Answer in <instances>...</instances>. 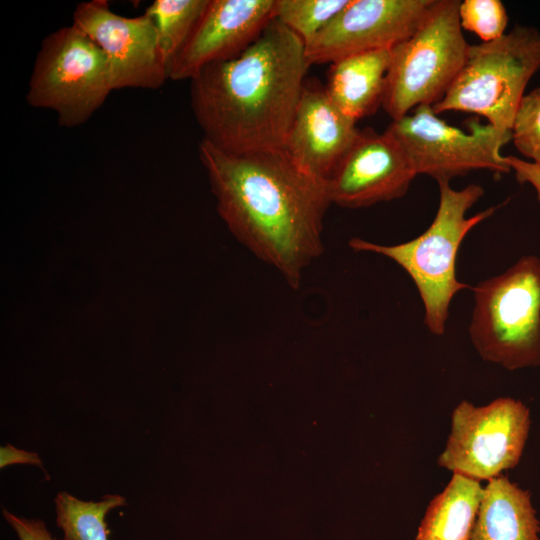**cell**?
<instances>
[{"mask_svg": "<svg viewBox=\"0 0 540 540\" xmlns=\"http://www.w3.org/2000/svg\"><path fill=\"white\" fill-rule=\"evenodd\" d=\"M530 429L529 408L501 397L485 406L463 400L451 415V430L438 465L475 480H490L515 467Z\"/></svg>", "mask_w": 540, "mask_h": 540, "instance_id": "obj_9", "label": "cell"}, {"mask_svg": "<svg viewBox=\"0 0 540 540\" xmlns=\"http://www.w3.org/2000/svg\"><path fill=\"white\" fill-rule=\"evenodd\" d=\"M207 4L208 0H155L147 7L145 13L155 22L159 47L169 70Z\"/></svg>", "mask_w": 540, "mask_h": 540, "instance_id": "obj_19", "label": "cell"}, {"mask_svg": "<svg viewBox=\"0 0 540 540\" xmlns=\"http://www.w3.org/2000/svg\"><path fill=\"white\" fill-rule=\"evenodd\" d=\"M439 205L430 226L418 237L395 245H380L358 237L349 240L354 251L383 255L402 267L416 285L424 306V323L432 334L442 335L453 297L470 288L456 276L459 247L468 232L490 217L496 206L471 217L467 211L483 196L484 189L470 184L453 189L439 181Z\"/></svg>", "mask_w": 540, "mask_h": 540, "instance_id": "obj_3", "label": "cell"}, {"mask_svg": "<svg viewBox=\"0 0 540 540\" xmlns=\"http://www.w3.org/2000/svg\"><path fill=\"white\" fill-rule=\"evenodd\" d=\"M358 132L325 86L306 80L283 150L301 169L327 181Z\"/></svg>", "mask_w": 540, "mask_h": 540, "instance_id": "obj_14", "label": "cell"}, {"mask_svg": "<svg viewBox=\"0 0 540 540\" xmlns=\"http://www.w3.org/2000/svg\"><path fill=\"white\" fill-rule=\"evenodd\" d=\"M126 504L120 495H106L100 501H83L67 492L55 498L56 522L64 540H108L107 514Z\"/></svg>", "mask_w": 540, "mask_h": 540, "instance_id": "obj_18", "label": "cell"}, {"mask_svg": "<svg viewBox=\"0 0 540 540\" xmlns=\"http://www.w3.org/2000/svg\"><path fill=\"white\" fill-rule=\"evenodd\" d=\"M12 464H32L43 467L37 453L27 452L7 444L0 448V467L4 468Z\"/></svg>", "mask_w": 540, "mask_h": 540, "instance_id": "obj_25", "label": "cell"}, {"mask_svg": "<svg viewBox=\"0 0 540 540\" xmlns=\"http://www.w3.org/2000/svg\"><path fill=\"white\" fill-rule=\"evenodd\" d=\"M198 151L230 232L298 289L304 270L323 252L327 181L301 169L283 149L232 154L202 138Z\"/></svg>", "mask_w": 540, "mask_h": 540, "instance_id": "obj_1", "label": "cell"}, {"mask_svg": "<svg viewBox=\"0 0 540 540\" xmlns=\"http://www.w3.org/2000/svg\"><path fill=\"white\" fill-rule=\"evenodd\" d=\"M350 0H275L274 17L310 43Z\"/></svg>", "mask_w": 540, "mask_h": 540, "instance_id": "obj_20", "label": "cell"}, {"mask_svg": "<svg viewBox=\"0 0 540 540\" xmlns=\"http://www.w3.org/2000/svg\"><path fill=\"white\" fill-rule=\"evenodd\" d=\"M472 289L469 336L481 358L507 370L540 367V257L522 256Z\"/></svg>", "mask_w": 540, "mask_h": 540, "instance_id": "obj_4", "label": "cell"}, {"mask_svg": "<svg viewBox=\"0 0 540 540\" xmlns=\"http://www.w3.org/2000/svg\"><path fill=\"white\" fill-rule=\"evenodd\" d=\"M469 131L454 127L422 105L386 129L398 141L415 173L426 174L437 182L449 181L473 170L487 169L495 174L511 171L500 149L511 140V131L470 120Z\"/></svg>", "mask_w": 540, "mask_h": 540, "instance_id": "obj_8", "label": "cell"}, {"mask_svg": "<svg viewBox=\"0 0 540 540\" xmlns=\"http://www.w3.org/2000/svg\"><path fill=\"white\" fill-rule=\"evenodd\" d=\"M274 5L275 0H208L171 62L169 79L191 80L203 67L240 55L275 18Z\"/></svg>", "mask_w": 540, "mask_h": 540, "instance_id": "obj_13", "label": "cell"}, {"mask_svg": "<svg viewBox=\"0 0 540 540\" xmlns=\"http://www.w3.org/2000/svg\"><path fill=\"white\" fill-rule=\"evenodd\" d=\"M113 90L105 54L71 24L43 39L26 101L34 108L53 110L60 126L72 128L86 123Z\"/></svg>", "mask_w": 540, "mask_h": 540, "instance_id": "obj_7", "label": "cell"}, {"mask_svg": "<svg viewBox=\"0 0 540 540\" xmlns=\"http://www.w3.org/2000/svg\"><path fill=\"white\" fill-rule=\"evenodd\" d=\"M417 174L391 133L366 128L327 180L331 204L368 207L404 196Z\"/></svg>", "mask_w": 540, "mask_h": 540, "instance_id": "obj_12", "label": "cell"}, {"mask_svg": "<svg viewBox=\"0 0 540 540\" xmlns=\"http://www.w3.org/2000/svg\"><path fill=\"white\" fill-rule=\"evenodd\" d=\"M531 495L500 475L488 480L469 540H540Z\"/></svg>", "mask_w": 540, "mask_h": 540, "instance_id": "obj_16", "label": "cell"}, {"mask_svg": "<svg viewBox=\"0 0 540 540\" xmlns=\"http://www.w3.org/2000/svg\"><path fill=\"white\" fill-rule=\"evenodd\" d=\"M482 494L480 481L453 473L428 505L415 540H469Z\"/></svg>", "mask_w": 540, "mask_h": 540, "instance_id": "obj_17", "label": "cell"}, {"mask_svg": "<svg viewBox=\"0 0 540 540\" xmlns=\"http://www.w3.org/2000/svg\"><path fill=\"white\" fill-rule=\"evenodd\" d=\"M539 68L540 31L515 26L496 40L469 46L463 67L433 111L474 113L511 131L526 86Z\"/></svg>", "mask_w": 540, "mask_h": 540, "instance_id": "obj_5", "label": "cell"}, {"mask_svg": "<svg viewBox=\"0 0 540 540\" xmlns=\"http://www.w3.org/2000/svg\"><path fill=\"white\" fill-rule=\"evenodd\" d=\"M391 49L341 58L331 63L325 89L331 100L356 122L382 105Z\"/></svg>", "mask_w": 540, "mask_h": 540, "instance_id": "obj_15", "label": "cell"}, {"mask_svg": "<svg viewBox=\"0 0 540 540\" xmlns=\"http://www.w3.org/2000/svg\"><path fill=\"white\" fill-rule=\"evenodd\" d=\"M462 29L475 33L483 42L496 40L505 34L508 15L499 0H464L458 8Z\"/></svg>", "mask_w": 540, "mask_h": 540, "instance_id": "obj_21", "label": "cell"}, {"mask_svg": "<svg viewBox=\"0 0 540 540\" xmlns=\"http://www.w3.org/2000/svg\"><path fill=\"white\" fill-rule=\"evenodd\" d=\"M511 140L523 156L540 165V86L522 98L511 129Z\"/></svg>", "mask_w": 540, "mask_h": 540, "instance_id": "obj_22", "label": "cell"}, {"mask_svg": "<svg viewBox=\"0 0 540 540\" xmlns=\"http://www.w3.org/2000/svg\"><path fill=\"white\" fill-rule=\"evenodd\" d=\"M2 513L19 540H59L52 537L42 520L19 517L7 509H3Z\"/></svg>", "mask_w": 540, "mask_h": 540, "instance_id": "obj_23", "label": "cell"}, {"mask_svg": "<svg viewBox=\"0 0 540 540\" xmlns=\"http://www.w3.org/2000/svg\"><path fill=\"white\" fill-rule=\"evenodd\" d=\"M436 0H350L310 43L309 65L391 49L421 24Z\"/></svg>", "mask_w": 540, "mask_h": 540, "instance_id": "obj_11", "label": "cell"}, {"mask_svg": "<svg viewBox=\"0 0 540 540\" xmlns=\"http://www.w3.org/2000/svg\"><path fill=\"white\" fill-rule=\"evenodd\" d=\"M309 67L304 42L272 19L240 55L190 80L203 139L232 154L283 149Z\"/></svg>", "mask_w": 540, "mask_h": 540, "instance_id": "obj_2", "label": "cell"}, {"mask_svg": "<svg viewBox=\"0 0 540 540\" xmlns=\"http://www.w3.org/2000/svg\"><path fill=\"white\" fill-rule=\"evenodd\" d=\"M72 24L105 54L114 90H154L169 79L157 28L147 13L126 17L111 10L107 0H90L76 6Z\"/></svg>", "mask_w": 540, "mask_h": 540, "instance_id": "obj_10", "label": "cell"}, {"mask_svg": "<svg viewBox=\"0 0 540 540\" xmlns=\"http://www.w3.org/2000/svg\"><path fill=\"white\" fill-rule=\"evenodd\" d=\"M505 159L510 169L514 171L517 181L521 184L529 183L540 201V165L514 156H505Z\"/></svg>", "mask_w": 540, "mask_h": 540, "instance_id": "obj_24", "label": "cell"}, {"mask_svg": "<svg viewBox=\"0 0 540 540\" xmlns=\"http://www.w3.org/2000/svg\"><path fill=\"white\" fill-rule=\"evenodd\" d=\"M458 0H436L417 29L391 48L382 107L393 119L433 106L463 67L470 44L463 36Z\"/></svg>", "mask_w": 540, "mask_h": 540, "instance_id": "obj_6", "label": "cell"}]
</instances>
